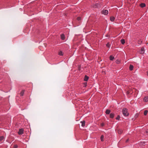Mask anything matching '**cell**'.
Masks as SVG:
<instances>
[{
  "instance_id": "7a4b0ae2",
  "label": "cell",
  "mask_w": 148,
  "mask_h": 148,
  "mask_svg": "<svg viewBox=\"0 0 148 148\" xmlns=\"http://www.w3.org/2000/svg\"><path fill=\"white\" fill-rule=\"evenodd\" d=\"M16 90V103L22 110L26 108L31 102L30 96L32 89V83L20 82L15 81Z\"/></svg>"
},
{
  "instance_id": "3957f363",
  "label": "cell",
  "mask_w": 148,
  "mask_h": 148,
  "mask_svg": "<svg viewBox=\"0 0 148 148\" xmlns=\"http://www.w3.org/2000/svg\"><path fill=\"white\" fill-rule=\"evenodd\" d=\"M69 51V46L66 44L47 48L44 55L50 63L56 64L63 61Z\"/></svg>"
},
{
  "instance_id": "8992f818",
  "label": "cell",
  "mask_w": 148,
  "mask_h": 148,
  "mask_svg": "<svg viewBox=\"0 0 148 148\" xmlns=\"http://www.w3.org/2000/svg\"><path fill=\"white\" fill-rule=\"evenodd\" d=\"M69 34V30L63 29L56 31L52 34L48 38L50 45H56L65 42L67 39Z\"/></svg>"
},
{
  "instance_id": "7402d4cb",
  "label": "cell",
  "mask_w": 148,
  "mask_h": 148,
  "mask_svg": "<svg viewBox=\"0 0 148 148\" xmlns=\"http://www.w3.org/2000/svg\"><path fill=\"white\" fill-rule=\"evenodd\" d=\"M121 59L119 58H117L115 60V63L117 64H119L120 63H121Z\"/></svg>"
},
{
  "instance_id": "603a6c76",
  "label": "cell",
  "mask_w": 148,
  "mask_h": 148,
  "mask_svg": "<svg viewBox=\"0 0 148 148\" xmlns=\"http://www.w3.org/2000/svg\"><path fill=\"white\" fill-rule=\"evenodd\" d=\"M8 146L6 144H3L0 145V148H7Z\"/></svg>"
},
{
  "instance_id": "484cf974",
  "label": "cell",
  "mask_w": 148,
  "mask_h": 148,
  "mask_svg": "<svg viewBox=\"0 0 148 148\" xmlns=\"http://www.w3.org/2000/svg\"><path fill=\"white\" fill-rule=\"evenodd\" d=\"M132 148L131 147H128V148Z\"/></svg>"
},
{
  "instance_id": "d6986e66",
  "label": "cell",
  "mask_w": 148,
  "mask_h": 148,
  "mask_svg": "<svg viewBox=\"0 0 148 148\" xmlns=\"http://www.w3.org/2000/svg\"><path fill=\"white\" fill-rule=\"evenodd\" d=\"M148 95L147 94H145L143 97H142L140 103L141 105H144L145 104H147L148 102Z\"/></svg>"
},
{
  "instance_id": "52a82bcc",
  "label": "cell",
  "mask_w": 148,
  "mask_h": 148,
  "mask_svg": "<svg viewBox=\"0 0 148 148\" xmlns=\"http://www.w3.org/2000/svg\"><path fill=\"white\" fill-rule=\"evenodd\" d=\"M90 78L86 74H82L75 80L74 84V89L76 93L84 92L89 87Z\"/></svg>"
},
{
  "instance_id": "5b68a950",
  "label": "cell",
  "mask_w": 148,
  "mask_h": 148,
  "mask_svg": "<svg viewBox=\"0 0 148 148\" xmlns=\"http://www.w3.org/2000/svg\"><path fill=\"white\" fill-rule=\"evenodd\" d=\"M142 139L141 129L138 128L126 135L119 142L117 146L119 148H123L131 145Z\"/></svg>"
},
{
  "instance_id": "cb8c5ba5",
  "label": "cell",
  "mask_w": 148,
  "mask_h": 148,
  "mask_svg": "<svg viewBox=\"0 0 148 148\" xmlns=\"http://www.w3.org/2000/svg\"><path fill=\"white\" fill-rule=\"evenodd\" d=\"M102 13L104 14H106L108 13V11L107 10H103L102 11Z\"/></svg>"
},
{
  "instance_id": "2e32d148",
  "label": "cell",
  "mask_w": 148,
  "mask_h": 148,
  "mask_svg": "<svg viewBox=\"0 0 148 148\" xmlns=\"http://www.w3.org/2000/svg\"><path fill=\"white\" fill-rule=\"evenodd\" d=\"M93 118L91 116H87L84 118L82 121L81 122L82 127H86L92 121Z\"/></svg>"
},
{
  "instance_id": "8fae6325",
  "label": "cell",
  "mask_w": 148,
  "mask_h": 148,
  "mask_svg": "<svg viewBox=\"0 0 148 148\" xmlns=\"http://www.w3.org/2000/svg\"><path fill=\"white\" fill-rule=\"evenodd\" d=\"M96 125L92 124L90 127L89 130L91 131H96L99 128L105 130H108L112 128L113 125L105 120L104 118H102L98 120L96 123Z\"/></svg>"
},
{
  "instance_id": "ac0fdd59",
  "label": "cell",
  "mask_w": 148,
  "mask_h": 148,
  "mask_svg": "<svg viewBox=\"0 0 148 148\" xmlns=\"http://www.w3.org/2000/svg\"><path fill=\"white\" fill-rule=\"evenodd\" d=\"M133 148H148V142L142 141L135 144Z\"/></svg>"
},
{
  "instance_id": "9a60e30c",
  "label": "cell",
  "mask_w": 148,
  "mask_h": 148,
  "mask_svg": "<svg viewBox=\"0 0 148 148\" xmlns=\"http://www.w3.org/2000/svg\"><path fill=\"white\" fill-rule=\"evenodd\" d=\"M10 148H27V145L16 140L12 144Z\"/></svg>"
},
{
  "instance_id": "4fadbf2b",
  "label": "cell",
  "mask_w": 148,
  "mask_h": 148,
  "mask_svg": "<svg viewBox=\"0 0 148 148\" xmlns=\"http://www.w3.org/2000/svg\"><path fill=\"white\" fill-rule=\"evenodd\" d=\"M11 117L8 114L0 116V128L10 129Z\"/></svg>"
},
{
  "instance_id": "e0dca14e",
  "label": "cell",
  "mask_w": 148,
  "mask_h": 148,
  "mask_svg": "<svg viewBox=\"0 0 148 148\" xmlns=\"http://www.w3.org/2000/svg\"><path fill=\"white\" fill-rule=\"evenodd\" d=\"M142 139L148 140V125L141 129Z\"/></svg>"
},
{
  "instance_id": "6da1fadb",
  "label": "cell",
  "mask_w": 148,
  "mask_h": 148,
  "mask_svg": "<svg viewBox=\"0 0 148 148\" xmlns=\"http://www.w3.org/2000/svg\"><path fill=\"white\" fill-rule=\"evenodd\" d=\"M31 133L30 123L23 115L19 114L14 118L10 135L27 142L29 140Z\"/></svg>"
},
{
  "instance_id": "7c38bea8",
  "label": "cell",
  "mask_w": 148,
  "mask_h": 148,
  "mask_svg": "<svg viewBox=\"0 0 148 148\" xmlns=\"http://www.w3.org/2000/svg\"><path fill=\"white\" fill-rule=\"evenodd\" d=\"M45 31V27L43 25L40 23H38L33 26L32 31V37L33 36L36 39H39V40H41L42 38V32Z\"/></svg>"
},
{
  "instance_id": "9c48e42d",
  "label": "cell",
  "mask_w": 148,
  "mask_h": 148,
  "mask_svg": "<svg viewBox=\"0 0 148 148\" xmlns=\"http://www.w3.org/2000/svg\"><path fill=\"white\" fill-rule=\"evenodd\" d=\"M129 124V121L121 122L118 123L115 126L114 129L117 141L127 132Z\"/></svg>"
},
{
  "instance_id": "d4e9b609",
  "label": "cell",
  "mask_w": 148,
  "mask_h": 148,
  "mask_svg": "<svg viewBox=\"0 0 148 148\" xmlns=\"http://www.w3.org/2000/svg\"><path fill=\"white\" fill-rule=\"evenodd\" d=\"M113 148V147H110V148Z\"/></svg>"
},
{
  "instance_id": "44dd1931",
  "label": "cell",
  "mask_w": 148,
  "mask_h": 148,
  "mask_svg": "<svg viewBox=\"0 0 148 148\" xmlns=\"http://www.w3.org/2000/svg\"><path fill=\"white\" fill-rule=\"evenodd\" d=\"M14 140V137L10 135L8 136V138L6 140V141L11 143Z\"/></svg>"
},
{
  "instance_id": "277c9868",
  "label": "cell",
  "mask_w": 148,
  "mask_h": 148,
  "mask_svg": "<svg viewBox=\"0 0 148 148\" xmlns=\"http://www.w3.org/2000/svg\"><path fill=\"white\" fill-rule=\"evenodd\" d=\"M90 138H96L97 148H106L111 145L115 140V133L111 130L106 133L101 130H98L92 132Z\"/></svg>"
},
{
  "instance_id": "ba28073f",
  "label": "cell",
  "mask_w": 148,
  "mask_h": 148,
  "mask_svg": "<svg viewBox=\"0 0 148 148\" xmlns=\"http://www.w3.org/2000/svg\"><path fill=\"white\" fill-rule=\"evenodd\" d=\"M147 110L145 111L144 115L138 116L133 120L131 123L129 132L136 127L143 126L147 123Z\"/></svg>"
},
{
  "instance_id": "5bb4252c",
  "label": "cell",
  "mask_w": 148,
  "mask_h": 148,
  "mask_svg": "<svg viewBox=\"0 0 148 148\" xmlns=\"http://www.w3.org/2000/svg\"><path fill=\"white\" fill-rule=\"evenodd\" d=\"M96 143L95 139H90L84 141L83 144V146L84 148H95Z\"/></svg>"
},
{
  "instance_id": "ffe728a7",
  "label": "cell",
  "mask_w": 148,
  "mask_h": 148,
  "mask_svg": "<svg viewBox=\"0 0 148 148\" xmlns=\"http://www.w3.org/2000/svg\"><path fill=\"white\" fill-rule=\"evenodd\" d=\"M6 134L2 130H0V143L3 142L5 138Z\"/></svg>"
},
{
  "instance_id": "30bf717a",
  "label": "cell",
  "mask_w": 148,
  "mask_h": 148,
  "mask_svg": "<svg viewBox=\"0 0 148 148\" xmlns=\"http://www.w3.org/2000/svg\"><path fill=\"white\" fill-rule=\"evenodd\" d=\"M74 137L77 140H83L86 139L88 136L89 132L86 129H82L79 124L75 125L74 127Z\"/></svg>"
}]
</instances>
